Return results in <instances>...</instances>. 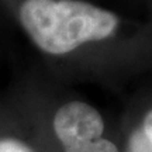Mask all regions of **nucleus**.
<instances>
[{
    "label": "nucleus",
    "instance_id": "f257e3e1",
    "mask_svg": "<svg viewBox=\"0 0 152 152\" xmlns=\"http://www.w3.org/2000/svg\"><path fill=\"white\" fill-rule=\"evenodd\" d=\"M18 16L35 45L52 55L104 39L118 24L111 11L80 0H24Z\"/></svg>",
    "mask_w": 152,
    "mask_h": 152
},
{
    "label": "nucleus",
    "instance_id": "f03ea898",
    "mask_svg": "<svg viewBox=\"0 0 152 152\" xmlns=\"http://www.w3.org/2000/svg\"><path fill=\"white\" fill-rule=\"evenodd\" d=\"M54 130L62 145L68 149L100 140L104 123L92 106L82 102H72L56 111Z\"/></svg>",
    "mask_w": 152,
    "mask_h": 152
},
{
    "label": "nucleus",
    "instance_id": "7ed1b4c3",
    "mask_svg": "<svg viewBox=\"0 0 152 152\" xmlns=\"http://www.w3.org/2000/svg\"><path fill=\"white\" fill-rule=\"evenodd\" d=\"M66 152H118L113 142L107 140H97V141L83 144L79 147L68 148Z\"/></svg>",
    "mask_w": 152,
    "mask_h": 152
},
{
    "label": "nucleus",
    "instance_id": "20e7f679",
    "mask_svg": "<svg viewBox=\"0 0 152 152\" xmlns=\"http://www.w3.org/2000/svg\"><path fill=\"white\" fill-rule=\"evenodd\" d=\"M128 152H152V147L141 130L135 131L128 144Z\"/></svg>",
    "mask_w": 152,
    "mask_h": 152
},
{
    "label": "nucleus",
    "instance_id": "39448f33",
    "mask_svg": "<svg viewBox=\"0 0 152 152\" xmlns=\"http://www.w3.org/2000/svg\"><path fill=\"white\" fill-rule=\"evenodd\" d=\"M0 152H33L27 145L16 140H0Z\"/></svg>",
    "mask_w": 152,
    "mask_h": 152
},
{
    "label": "nucleus",
    "instance_id": "423d86ee",
    "mask_svg": "<svg viewBox=\"0 0 152 152\" xmlns=\"http://www.w3.org/2000/svg\"><path fill=\"white\" fill-rule=\"evenodd\" d=\"M142 132H144V135L147 137V140L149 141V144H151V147H152V111H149L147 114V117H145Z\"/></svg>",
    "mask_w": 152,
    "mask_h": 152
}]
</instances>
